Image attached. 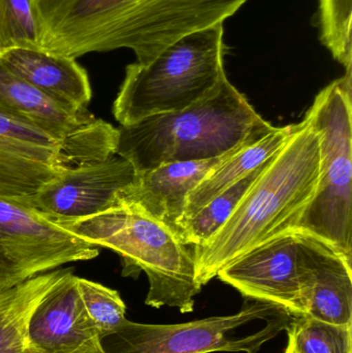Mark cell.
Returning <instances> with one entry per match:
<instances>
[{"label": "cell", "instance_id": "1", "mask_svg": "<svg viewBox=\"0 0 352 353\" xmlns=\"http://www.w3.org/2000/svg\"><path fill=\"white\" fill-rule=\"evenodd\" d=\"M247 0H34L41 50L65 57L119 49L147 64L185 35L225 22Z\"/></svg>", "mask_w": 352, "mask_h": 353}, {"label": "cell", "instance_id": "2", "mask_svg": "<svg viewBox=\"0 0 352 353\" xmlns=\"http://www.w3.org/2000/svg\"><path fill=\"white\" fill-rule=\"evenodd\" d=\"M320 170V137L305 116L293 124L287 142L269 159L222 228L206 245L194 248L196 283L203 288L248 251L297 230L315 195Z\"/></svg>", "mask_w": 352, "mask_h": 353}, {"label": "cell", "instance_id": "3", "mask_svg": "<svg viewBox=\"0 0 352 353\" xmlns=\"http://www.w3.org/2000/svg\"><path fill=\"white\" fill-rule=\"evenodd\" d=\"M275 128L225 77L208 97L182 111L120 126L116 154L141 173L165 163L215 159Z\"/></svg>", "mask_w": 352, "mask_h": 353}, {"label": "cell", "instance_id": "4", "mask_svg": "<svg viewBox=\"0 0 352 353\" xmlns=\"http://www.w3.org/2000/svg\"><path fill=\"white\" fill-rule=\"evenodd\" d=\"M55 223L90 244L118 253L123 259L124 276L145 272L148 306L194 311L202 290L196 280L194 246L138 205L118 203L84 219Z\"/></svg>", "mask_w": 352, "mask_h": 353}, {"label": "cell", "instance_id": "5", "mask_svg": "<svg viewBox=\"0 0 352 353\" xmlns=\"http://www.w3.org/2000/svg\"><path fill=\"white\" fill-rule=\"evenodd\" d=\"M223 23L190 33L152 61L126 66L113 105L121 126L158 114L182 111L208 97L227 77Z\"/></svg>", "mask_w": 352, "mask_h": 353}, {"label": "cell", "instance_id": "6", "mask_svg": "<svg viewBox=\"0 0 352 353\" xmlns=\"http://www.w3.org/2000/svg\"><path fill=\"white\" fill-rule=\"evenodd\" d=\"M329 84L308 110L320 137L318 189L297 232L324 241L352 261V70Z\"/></svg>", "mask_w": 352, "mask_h": 353}, {"label": "cell", "instance_id": "7", "mask_svg": "<svg viewBox=\"0 0 352 353\" xmlns=\"http://www.w3.org/2000/svg\"><path fill=\"white\" fill-rule=\"evenodd\" d=\"M99 247L16 199L0 197V290L65 263L94 259Z\"/></svg>", "mask_w": 352, "mask_h": 353}, {"label": "cell", "instance_id": "8", "mask_svg": "<svg viewBox=\"0 0 352 353\" xmlns=\"http://www.w3.org/2000/svg\"><path fill=\"white\" fill-rule=\"evenodd\" d=\"M0 111L63 143L74 168L116 154L118 128L88 109L74 111L48 97L0 61Z\"/></svg>", "mask_w": 352, "mask_h": 353}, {"label": "cell", "instance_id": "9", "mask_svg": "<svg viewBox=\"0 0 352 353\" xmlns=\"http://www.w3.org/2000/svg\"><path fill=\"white\" fill-rule=\"evenodd\" d=\"M134 176L132 163L115 154L64 170L25 203L54 222L84 219L117 205L118 193L132 184Z\"/></svg>", "mask_w": 352, "mask_h": 353}, {"label": "cell", "instance_id": "10", "mask_svg": "<svg viewBox=\"0 0 352 353\" xmlns=\"http://www.w3.org/2000/svg\"><path fill=\"white\" fill-rule=\"evenodd\" d=\"M297 232H285L231 261L217 278L250 300L305 316L297 257Z\"/></svg>", "mask_w": 352, "mask_h": 353}, {"label": "cell", "instance_id": "11", "mask_svg": "<svg viewBox=\"0 0 352 353\" xmlns=\"http://www.w3.org/2000/svg\"><path fill=\"white\" fill-rule=\"evenodd\" d=\"M72 168L63 143L0 111V197L25 203Z\"/></svg>", "mask_w": 352, "mask_h": 353}, {"label": "cell", "instance_id": "12", "mask_svg": "<svg viewBox=\"0 0 352 353\" xmlns=\"http://www.w3.org/2000/svg\"><path fill=\"white\" fill-rule=\"evenodd\" d=\"M72 271L56 282L33 312L31 343L41 353H105L101 332L87 313Z\"/></svg>", "mask_w": 352, "mask_h": 353}, {"label": "cell", "instance_id": "13", "mask_svg": "<svg viewBox=\"0 0 352 353\" xmlns=\"http://www.w3.org/2000/svg\"><path fill=\"white\" fill-rule=\"evenodd\" d=\"M297 245L305 316L352 325L351 263L311 234L297 232Z\"/></svg>", "mask_w": 352, "mask_h": 353}, {"label": "cell", "instance_id": "14", "mask_svg": "<svg viewBox=\"0 0 352 353\" xmlns=\"http://www.w3.org/2000/svg\"><path fill=\"white\" fill-rule=\"evenodd\" d=\"M260 139L247 141L215 159L165 163L149 171L136 173L132 184L118 193L117 203L138 205L179 236L178 224L183 217L190 192L220 163Z\"/></svg>", "mask_w": 352, "mask_h": 353}, {"label": "cell", "instance_id": "15", "mask_svg": "<svg viewBox=\"0 0 352 353\" xmlns=\"http://www.w3.org/2000/svg\"><path fill=\"white\" fill-rule=\"evenodd\" d=\"M0 61L68 109L86 110L92 99L88 72L76 58L54 55L34 48L10 47L0 49Z\"/></svg>", "mask_w": 352, "mask_h": 353}, {"label": "cell", "instance_id": "16", "mask_svg": "<svg viewBox=\"0 0 352 353\" xmlns=\"http://www.w3.org/2000/svg\"><path fill=\"white\" fill-rule=\"evenodd\" d=\"M68 270H53L0 290V353H41L31 343L29 323L41 301Z\"/></svg>", "mask_w": 352, "mask_h": 353}, {"label": "cell", "instance_id": "17", "mask_svg": "<svg viewBox=\"0 0 352 353\" xmlns=\"http://www.w3.org/2000/svg\"><path fill=\"white\" fill-rule=\"evenodd\" d=\"M293 130V124L284 128H276L258 142L248 145L220 163L188 195L185 212L181 220L194 215L225 189L262 165L284 145Z\"/></svg>", "mask_w": 352, "mask_h": 353}, {"label": "cell", "instance_id": "18", "mask_svg": "<svg viewBox=\"0 0 352 353\" xmlns=\"http://www.w3.org/2000/svg\"><path fill=\"white\" fill-rule=\"evenodd\" d=\"M269 159L251 173L225 189L194 215L181 220L178 226L179 238L194 248L206 245L227 221L254 181L262 173Z\"/></svg>", "mask_w": 352, "mask_h": 353}, {"label": "cell", "instance_id": "19", "mask_svg": "<svg viewBox=\"0 0 352 353\" xmlns=\"http://www.w3.org/2000/svg\"><path fill=\"white\" fill-rule=\"evenodd\" d=\"M287 330L298 353H352V325L300 316L293 317Z\"/></svg>", "mask_w": 352, "mask_h": 353}, {"label": "cell", "instance_id": "20", "mask_svg": "<svg viewBox=\"0 0 352 353\" xmlns=\"http://www.w3.org/2000/svg\"><path fill=\"white\" fill-rule=\"evenodd\" d=\"M318 18L322 45L345 70H352V0H318Z\"/></svg>", "mask_w": 352, "mask_h": 353}, {"label": "cell", "instance_id": "21", "mask_svg": "<svg viewBox=\"0 0 352 353\" xmlns=\"http://www.w3.org/2000/svg\"><path fill=\"white\" fill-rule=\"evenodd\" d=\"M41 49V26L34 0H0V49Z\"/></svg>", "mask_w": 352, "mask_h": 353}, {"label": "cell", "instance_id": "22", "mask_svg": "<svg viewBox=\"0 0 352 353\" xmlns=\"http://www.w3.org/2000/svg\"><path fill=\"white\" fill-rule=\"evenodd\" d=\"M79 290L85 308L101 337L116 333L126 321V305L117 290L78 277Z\"/></svg>", "mask_w": 352, "mask_h": 353}, {"label": "cell", "instance_id": "23", "mask_svg": "<svg viewBox=\"0 0 352 353\" xmlns=\"http://www.w3.org/2000/svg\"><path fill=\"white\" fill-rule=\"evenodd\" d=\"M284 353H298L296 352L295 348H293V344L291 343V342L289 341V343H287V350H285Z\"/></svg>", "mask_w": 352, "mask_h": 353}]
</instances>
